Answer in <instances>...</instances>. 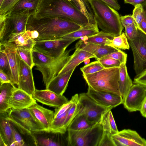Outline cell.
<instances>
[{"mask_svg":"<svg viewBox=\"0 0 146 146\" xmlns=\"http://www.w3.org/2000/svg\"><path fill=\"white\" fill-rule=\"evenodd\" d=\"M82 27L74 22L59 17L35 18L29 16L26 30H36L39 33L35 41L56 39L77 30Z\"/></svg>","mask_w":146,"mask_h":146,"instance_id":"obj_1","label":"cell"},{"mask_svg":"<svg viewBox=\"0 0 146 146\" xmlns=\"http://www.w3.org/2000/svg\"><path fill=\"white\" fill-rule=\"evenodd\" d=\"M33 16L37 19L60 17L74 22L82 27L90 25L88 18L68 0H40Z\"/></svg>","mask_w":146,"mask_h":146,"instance_id":"obj_2","label":"cell"},{"mask_svg":"<svg viewBox=\"0 0 146 146\" xmlns=\"http://www.w3.org/2000/svg\"><path fill=\"white\" fill-rule=\"evenodd\" d=\"M88 1L99 27L115 36L120 35L123 27L120 16L116 10L100 0Z\"/></svg>","mask_w":146,"mask_h":146,"instance_id":"obj_3","label":"cell"},{"mask_svg":"<svg viewBox=\"0 0 146 146\" xmlns=\"http://www.w3.org/2000/svg\"><path fill=\"white\" fill-rule=\"evenodd\" d=\"M72 49L65 50L57 58L45 55L34 48L32 54L35 66L42 76V81L46 87L64 67L71 57L70 53Z\"/></svg>","mask_w":146,"mask_h":146,"instance_id":"obj_4","label":"cell"},{"mask_svg":"<svg viewBox=\"0 0 146 146\" xmlns=\"http://www.w3.org/2000/svg\"><path fill=\"white\" fill-rule=\"evenodd\" d=\"M119 68L117 67L104 68L92 74H82L88 86L94 90L121 96L119 88Z\"/></svg>","mask_w":146,"mask_h":146,"instance_id":"obj_5","label":"cell"},{"mask_svg":"<svg viewBox=\"0 0 146 146\" xmlns=\"http://www.w3.org/2000/svg\"><path fill=\"white\" fill-rule=\"evenodd\" d=\"M7 119L21 133L31 137L34 132L45 130L36 120L28 108L8 110Z\"/></svg>","mask_w":146,"mask_h":146,"instance_id":"obj_6","label":"cell"},{"mask_svg":"<svg viewBox=\"0 0 146 146\" xmlns=\"http://www.w3.org/2000/svg\"><path fill=\"white\" fill-rule=\"evenodd\" d=\"M67 131L69 146H98L104 132L100 122L88 129Z\"/></svg>","mask_w":146,"mask_h":146,"instance_id":"obj_7","label":"cell"},{"mask_svg":"<svg viewBox=\"0 0 146 146\" xmlns=\"http://www.w3.org/2000/svg\"><path fill=\"white\" fill-rule=\"evenodd\" d=\"M29 15L24 14L7 17L0 15V44L8 42L13 34L26 31Z\"/></svg>","mask_w":146,"mask_h":146,"instance_id":"obj_8","label":"cell"},{"mask_svg":"<svg viewBox=\"0 0 146 146\" xmlns=\"http://www.w3.org/2000/svg\"><path fill=\"white\" fill-rule=\"evenodd\" d=\"M76 38H64L36 41L34 48L47 56L57 58L62 54L67 47Z\"/></svg>","mask_w":146,"mask_h":146,"instance_id":"obj_9","label":"cell"},{"mask_svg":"<svg viewBox=\"0 0 146 146\" xmlns=\"http://www.w3.org/2000/svg\"><path fill=\"white\" fill-rule=\"evenodd\" d=\"M133 57V68L136 75L146 68V35L139 29L133 40H129Z\"/></svg>","mask_w":146,"mask_h":146,"instance_id":"obj_10","label":"cell"},{"mask_svg":"<svg viewBox=\"0 0 146 146\" xmlns=\"http://www.w3.org/2000/svg\"><path fill=\"white\" fill-rule=\"evenodd\" d=\"M79 97L80 107L78 113L84 114L91 122L95 123L100 122L102 114L110 108L97 103L86 93L80 94Z\"/></svg>","mask_w":146,"mask_h":146,"instance_id":"obj_11","label":"cell"},{"mask_svg":"<svg viewBox=\"0 0 146 146\" xmlns=\"http://www.w3.org/2000/svg\"><path fill=\"white\" fill-rule=\"evenodd\" d=\"M146 97V86L133 83L123 101V106L129 112L139 111Z\"/></svg>","mask_w":146,"mask_h":146,"instance_id":"obj_12","label":"cell"},{"mask_svg":"<svg viewBox=\"0 0 146 146\" xmlns=\"http://www.w3.org/2000/svg\"><path fill=\"white\" fill-rule=\"evenodd\" d=\"M87 95L100 105L112 109L123 104V100L120 96L116 94L94 90L88 86Z\"/></svg>","mask_w":146,"mask_h":146,"instance_id":"obj_13","label":"cell"},{"mask_svg":"<svg viewBox=\"0 0 146 146\" xmlns=\"http://www.w3.org/2000/svg\"><path fill=\"white\" fill-rule=\"evenodd\" d=\"M116 146H146V139L135 130L124 129L113 135Z\"/></svg>","mask_w":146,"mask_h":146,"instance_id":"obj_14","label":"cell"},{"mask_svg":"<svg viewBox=\"0 0 146 146\" xmlns=\"http://www.w3.org/2000/svg\"><path fill=\"white\" fill-rule=\"evenodd\" d=\"M0 44L3 47L8 59L11 73V82L18 86L21 58L16 51V46L13 43L8 42Z\"/></svg>","mask_w":146,"mask_h":146,"instance_id":"obj_15","label":"cell"},{"mask_svg":"<svg viewBox=\"0 0 146 146\" xmlns=\"http://www.w3.org/2000/svg\"><path fill=\"white\" fill-rule=\"evenodd\" d=\"M32 97L36 101L50 107L57 108L66 103L68 99L64 96L58 95L49 90L35 89Z\"/></svg>","mask_w":146,"mask_h":146,"instance_id":"obj_16","label":"cell"},{"mask_svg":"<svg viewBox=\"0 0 146 146\" xmlns=\"http://www.w3.org/2000/svg\"><path fill=\"white\" fill-rule=\"evenodd\" d=\"M32 69L29 66L21 59L17 88L32 96L35 89Z\"/></svg>","mask_w":146,"mask_h":146,"instance_id":"obj_17","label":"cell"},{"mask_svg":"<svg viewBox=\"0 0 146 146\" xmlns=\"http://www.w3.org/2000/svg\"><path fill=\"white\" fill-rule=\"evenodd\" d=\"M62 134H63L42 130L33 133L31 137L36 146H62L64 143L59 138Z\"/></svg>","mask_w":146,"mask_h":146,"instance_id":"obj_18","label":"cell"},{"mask_svg":"<svg viewBox=\"0 0 146 146\" xmlns=\"http://www.w3.org/2000/svg\"><path fill=\"white\" fill-rule=\"evenodd\" d=\"M36 101L32 96L17 88L9 100V109L17 110L28 108L37 104Z\"/></svg>","mask_w":146,"mask_h":146,"instance_id":"obj_19","label":"cell"},{"mask_svg":"<svg viewBox=\"0 0 146 146\" xmlns=\"http://www.w3.org/2000/svg\"><path fill=\"white\" fill-rule=\"evenodd\" d=\"M30 112L46 131H50L53 120L54 112L37 104L28 108Z\"/></svg>","mask_w":146,"mask_h":146,"instance_id":"obj_20","label":"cell"},{"mask_svg":"<svg viewBox=\"0 0 146 146\" xmlns=\"http://www.w3.org/2000/svg\"><path fill=\"white\" fill-rule=\"evenodd\" d=\"M75 47L82 48L94 54L97 60L106 56L119 49L106 45H99L80 40Z\"/></svg>","mask_w":146,"mask_h":146,"instance_id":"obj_21","label":"cell"},{"mask_svg":"<svg viewBox=\"0 0 146 146\" xmlns=\"http://www.w3.org/2000/svg\"><path fill=\"white\" fill-rule=\"evenodd\" d=\"M75 69H73L61 74H57L49 82L46 89L58 95H63Z\"/></svg>","mask_w":146,"mask_h":146,"instance_id":"obj_22","label":"cell"},{"mask_svg":"<svg viewBox=\"0 0 146 146\" xmlns=\"http://www.w3.org/2000/svg\"><path fill=\"white\" fill-rule=\"evenodd\" d=\"M94 58L92 54L82 48L75 47V50L69 60L58 74L64 73L76 67L85 60Z\"/></svg>","mask_w":146,"mask_h":146,"instance_id":"obj_23","label":"cell"},{"mask_svg":"<svg viewBox=\"0 0 146 146\" xmlns=\"http://www.w3.org/2000/svg\"><path fill=\"white\" fill-rule=\"evenodd\" d=\"M39 1L20 0L14 7L8 16L20 15L34 14Z\"/></svg>","mask_w":146,"mask_h":146,"instance_id":"obj_24","label":"cell"},{"mask_svg":"<svg viewBox=\"0 0 146 146\" xmlns=\"http://www.w3.org/2000/svg\"><path fill=\"white\" fill-rule=\"evenodd\" d=\"M8 110L0 113V136L7 146H11L13 142V133L10 122L7 119Z\"/></svg>","mask_w":146,"mask_h":146,"instance_id":"obj_25","label":"cell"},{"mask_svg":"<svg viewBox=\"0 0 146 146\" xmlns=\"http://www.w3.org/2000/svg\"><path fill=\"white\" fill-rule=\"evenodd\" d=\"M119 68V79L118 83L119 90L124 101L133 83L128 73L126 63H121Z\"/></svg>","mask_w":146,"mask_h":146,"instance_id":"obj_26","label":"cell"},{"mask_svg":"<svg viewBox=\"0 0 146 146\" xmlns=\"http://www.w3.org/2000/svg\"><path fill=\"white\" fill-rule=\"evenodd\" d=\"M17 88L11 82L0 84V113L5 112L9 109V100L14 91Z\"/></svg>","mask_w":146,"mask_h":146,"instance_id":"obj_27","label":"cell"},{"mask_svg":"<svg viewBox=\"0 0 146 146\" xmlns=\"http://www.w3.org/2000/svg\"><path fill=\"white\" fill-rule=\"evenodd\" d=\"M13 43L16 46L23 47L32 50L36 43V41L31 38L26 31L21 33L13 34L8 41Z\"/></svg>","mask_w":146,"mask_h":146,"instance_id":"obj_28","label":"cell"},{"mask_svg":"<svg viewBox=\"0 0 146 146\" xmlns=\"http://www.w3.org/2000/svg\"><path fill=\"white\" fill-rule=\"evenodd\" d=\"M111 109L108 108L102 114L100 122L102 126L104 132L111 135L119 131L111 111Z\"/></svg>","mask_w":146,"mask_h":146,"instance_id":"obj_29","label":"cell"},{"mask_svg":"<svg viewBox=\"0 0 146 146\" xmlns=\"http://www.w3.org/2000/svg\"><path fill=\"white\" fill-rule=\"evenodd\" d=\"M96 123L89 121L84 114L78 113L70 124L67 131L86 129L92 127Z\"/></svg>","mask_w":146,"mask_h":146,"instance_id":"obj_30","label":"cell"},{"mask_svg":"<svg viewBox=\"0 0 146 146\" xmlns=\"http://www.w3.org/2000/svg\"><path fill=\"white\" fill-rule=\"evenodd\" d=\"M115 36L105 31H99L92 36L81 37V40L85 42L99 45H108L110 41Z\"/></svg>","mask_w":146,"mask_h":146,"instance_id":"obj_31","label":"cell"},{"mask_svg":"<svg viewBox=\"0 0 146 146\" xmlns=\"http://www.w3.org/2000/svg\"><path fill=\"white\" fill-rule=\"evenodd\" d=\"M99 32L98 28L90 25L82 27L80 29L66 34L61 38H76L78 39L85 36H89Z\"/></svg>","mask_w":146,"mask_h":146,"instance_id":"obj_32","label":"cell"},{"mask_svg":"<svg viewBox=\"0 0 146 146\" xmlns=\"http://www.w3.org/2000/svg\"><path fill=\"white\" fill-rule=\"evenodd\" d=\"M74 101L69 110L65 119L63 129L65 133L67 131V129L75 117L78 114L80 107L79 100V94H76Z\"/></svg>","mask_w":146,"mask_h":146,"instance_id":"obj_33","label":"cell"},{"mask_svg":"<svg viewBox=\"0 0 146 146\" xmlns=\"http://www.w3.org/2000/svg\"><path fill=\"white\" fill-rule=\"evenodd\" d=\"M108 46L119 49H129L130 48L127 38L124 32L122 33L119 36H114L112 40L110 41Z\"/></svg>","mask_w":146,"mask_h":146,"instance_id":"obj_34","label":"cell"},{"mask_svg":"<svg viewBox=\"0 0 146 146\" xmlns=\"http://www.w3.org/2000/svg\"><path fill=\"white\" fill-rule=\"evenodd\" d=\"M16 50L21 59L32 69L35 66L33 59L32 50L20 46H16Z\"/></svg>","mask_w":146,"mask_h":146,"instance_id":"obj_35","label":"cell"},{"mask_svg":"<svg viewBox=\"0 0 146 146\" xmlns=\"http://www.w3.org/2000/svg\"><path fill=\"white\" fill-rule=\"evenodd\" d=\"M0 70L8 76L11 81V73L8 57L2 46L0 45Z\"/></svg>","mask_w":146,"mask_h":146,"instance_id":"obj_36","label":"cell"},{"mask_svg":"<svg viewBox=\"0 0 146 146\" xmlns=\"http://www.w3.org/2000/svg\"><path fill=\"white\" fill-rule=\"evenodd\" d=\"M104 68L101 63L97 60L85 65L80 68V70L83 74L86 75L96 72Z\"/></svg>","mask_w":146,"mask_h":146,"instance_id":"obj_37","label":"cell"},{"mask_svg":"<svg viewBox=\"0 0 146 146\" xmlns=\"http://www.w3.org/2000/svg\"><path fill=\"white\" fill-rule=\"evenodd\" d=\"M20 0H4L0 5V15L9 16L16 4Z\"/></svg>","mask_w":146,"mask_h":146,"instance_id":"obj_38","label":"cell"},{"mask_svg":"<svg viewBox=\"0 0 146 146\" xmlns=\"http://www.w3.org/2000/svg\"><path fill=\"white\" fill-rule=\"evenodd\" d=\"M143 9L141 4L134 6L132 15L138 28L141 22L143 15Z\"/></svg>","mask_w":146,"mask_h":146,"instance_id":"obj_39","label":"cell"},{"mask_svg":"<svg viewBox=\"0 0 146 146\" xmlns=\"http://www.w3.org/2000/svg\"><path fill=\"white\" fill-rule=\"evenodd\" d=\"M13 131V142L11 146H23L25 145V142L18 130L10 122Z\"/></svg>","mask_w":146,"mask_h":146,"instance_id":"obj_40","label":"cell"},{"mask_svg":"<svg viewBox=\"0 0 146 146\" xmlns=\"http://www.w3.org/2000/svg\"><path fill=\"white\" fill-rule=\"evenodd\" d=\"M98 60L105 68L119 67L121 63L118 60L110 58H102Z\"/></svg>","mask_w":146,"mask_h":146,"instance_id":"obj_41","label":"cell"},{"mask_svg":"<svg viewBox=\"0 0 146 146\" xmlns=\"http://www.w3.org/2000/svg\"><path fill=\"white\" fill-rule=\"evenodd\" d=\"M125 29V34L128 40L134 39L137 36L139 29L136 23L131 25L124 27Z\"/></svg>","mask_w":146,"mask_h":146,"instance_id":"obj_42","label":"cell"},{"mask_svg":"<svg viewBox=\"0 0 146 146\" xmlns=\"http://www.w3.org/2000/svg\"><path fill=\"white\" fill-rule=\"evenodd\" d=\"M110 58L119 61L121 63H126L127 54L120 49L105 56L102 58Z\"/></svg>","mask_w":146,"mask_h":146,"instance_id":"obj_43","label":"cell"},{"mask_svg":"<svg viewBox=\"0 0 146 146\" xmlns=\"http://www.w3.org/2000/svg\"><path fill=\"white\" fill-rule=\"evenodd\" d=\"M111 136L108 133L103 132L98 146H116Z\"/></svg>","mask_w":146,"mask_h":146,"instance_id":"obj_44","label":"cell"},{"mask_svg":"<svg viewBox=\"0 0 146 146\" xmlns=\"http://www.w3.org/2000/svg\"><path fill=\"white\" fill-rule=\"evenodd\" d=\"M120 18L121 23L124 27L126 26L131 25L135 23L132 15L131 14L121 16Z\"/></svg>","mask_w":146,"mask_h":146,"instance_id":"obj_45","label":"cell"},{"mask_svg":"<svg viewBox=\"0 0 146 146\" xmlns=\"http://www.w3.org/2000/svg\"><path fill=\"white\" fill-rule=\"evenodd\" d=\"M133 83L146 84V68L139 74L136 75Z\"/></svg>","mask_w":146,"mask_h":146,"instance_id":"obj_46","label":"cell"},{"mask_svg":"<svg viewBox=\"0 0 146 146\" xmlns=\"http://www.w3.org/2000/svg\"><path fill=\"white\" fill-rule=\"evenodd\" d=\"M116 10H119L120 6L117 2L114 0H100Z\"/></svg>","mask_w":146,"mask_h":146,"instance_id":"obj_47","label":"cell"},{"mask_svg":"<svg viewBox=\"0 0 146 146\" xmlns=\"http://www.w3.org/2000/svg\"><path fill=\"white\" fill-rule=\"evenodd\" d=\"M0 84L5 83L11 82L8 76L1 70H0Z\"/></svg>","mask_w":146,"mask_h":146,"instance_id":"obj_48","label":"cell"},{"mask_svg":"<svg viewBox=\"0 0 146 146\" xmlns=\"http://www.w3.org/2000/svg\"><path fill=\"white\" fill-rule=\"evenodd\" d=\"M138 29L146 35V18L143 13V19Z\"/></svg>","mask_w":146,"mask_h":146,"instance_id":"obj_49","label":"cell"},{"mask_svg":"<svg viewBox=\"0 0 146 146\" xmlns=\"http://www.w3.org/2000/svg\"><path fill=\"white\" fill-rule=\"evenodd\" d=\"M146 0H124V3L131 4L134 6L135 5L141 4Z\"/></svg>","mask_w":146,"mask_h":146,"instance_id":"obj_50","label":"cell"},{"mask_svg":"<svg viewBox=\"0 0 146 146\" xmlns=\"http://www.w3.org/2000/svg\"><path fill=\"white\" fill-rule=\"evenodd\" d=\"M27 33L29 36L32 39L35 40L38 38L39 36L38 32L36 30H26Z\"/></svg>","mask_w":146,"mask_h":146,"instance_id":"obj_51","label":"cell"},{"mask_svg":"<svg viewBox=\"0 0 146 146\" xmlns=\"http://www.w3.org/2000/svg\"><path fill=\"white\" fill-rule=\"evenodd\" d=\"M139 111L141 115L146 118V97L143 102Z\"/></svg>","mask_w":146,"mask_h":146,"instance_id":"obj_52","label":"cell"},{"mask_svg":"<svg viewBox=\"0 0 146 146\" xmlns=\"http://www.w3.org/2000/svg\"><path fill=\"white\" fill-rule=\"evenodd\" d=\"M143 9V13L146 18V1L141 4Z\"/></svg>","mask_w":146,"mask_h":146,"instance_id":"obj_53","label":"cell"},{"mask_svg":"<svg viewBox=\"0 0 146 146\" xmlns=\"http://www.w3.org/2000/svg\"><path fill=\"white\" fill-rule=\"evenodd\" d=\"M0 146H7L2 137L0 136Z\"/></svg>","mask_w":146,"mask_h":146,"instance_id":"obj_54","label":"cell"},{"mask_svg":"<svg viewBox=\"0 0 146 146\" xmlns=\"http://www.w3.org/2000/svg\"><path fill=\"white\" fill-rule=\"evenodd\" d=\"M84 62L85 65H87L89 64L90 62V59H88L85 60Z\"/></svg>","mask_w":146,"mask_h":146,"instance_id":"obj_55","label":"cell"},{"mask_svg":"<svg viewBox=\"0 0 146 146\" xmlns=\"http://www.w3.org/2000/svg\"><path fill=\"white\" fill-rule=\"evenodd\" d=\"M73 5L76 3L78 0H68Z\"/></svg>","mask_w":146,"mask_h":146,"instance_id":"obj_56","label":"cell"},{"mask_svg":"<svg viewBox=\"0 0 146 146\" xmlns=\"http://www.w3.org/2000/svg\"><path fill=\"white\" fill-rule=\"evenodd\" d=\"M3 1L4 0H0V5L2 4Z\"/></svg>","mask_w":146,"mask_h":146,"instance_id":"obj_57","label":"cell"},{"mask_svg":"<svg viewBox=\"0 0 146 146\" xmlns=\"http://www.w3.org/2000/svg\"><path fill=\"white\" fill-rule=\"evenodd\" d=\"M115 0V1H116V2H117V0Z\"/></svg>","mask_w":146,"mask_h":146,"instance_id":"obj_58","label":"cell"},{"mask_svg":"<svg viewBox=\"0 0 146 146\" xmlns=\"http://www.w3.org/2000/svg\"><path fill=\"white\" fill-rule=\"evenodd\" d=\"M146 85V84H145V85Z\"/></svg>","mask_w":146,"mask_h":146,"instance_id":"obj_59","label":"cell"}]
</instances>
